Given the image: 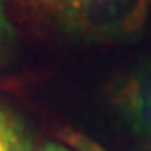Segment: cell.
I'll return each mask as SVG.
<instances>
[{"label":"cell","mask_w":151,"mask_h":151,"mask_svg":"<svg viewBox=\"0 0 151 151\" xmlns=\"http://www.w3.org/2000/svg\"><path fill=\"white\" fill-rule=\"evenodd\" d=\"M13 42H15V29L6 13L4 0H0V64L9 55V51L13 47Z\"/></svg>","instance_id":"4"},{"label":"cell","mask_w":151,"mask_h":151,"mask_svg":"<svg viewBox=\"0 0 151 151\" xmlns=\"http://www.w3.org/2000/svg\"><path fill=\"white\" fill-rule=\"evenodd\" d=\"M109 100L137 137L151 140V57L115 80Z\"/></svg>","instance_id":"2"},{"label":"cell","mask_w":151,"mask_h":151,"mask_svg":"<svg viewBox=\"0 0 151 151\" xmlns=\"http://www.w3.org/2000/svg\"><path fill=\"white\" fill-rule=\"evenodd\" d=\"M151 0H73L57 9L64 31L86 42H126L140 33Z\"/></svg>","instance_id":"1"},{"label":"cell","mask_w":151,"mask_h":151,"mask_svg":"<svg viewBox=\"0 0 151 151\" xmlns=\"http://www.w3.org/2000/svg\"><path fill=\"white\" fill-rule=\"evenodd\" d=\"M0 151H33V135L17 111L0 104Z\"/></svg>","instance_id":"3"},{"label":"cell","mask_w":151,"mask_h":151,"mask_svg":"<svg viewBox=\"0 0 151 151\" xmlns=\"http://www.w3.org/2000/svg\"><path fill=\"white\" fill-rule=\"evenodd\" d=\"M42 2H46L47 6H51V7L58 9V7H62V6H66V4L73 2V0H42Z\"/></svg>","instance_id":"6"},{"label":"cell","mask_w":151,"mask_h":151,"mask_svg":"<svg viewBox=\"0 0 151 151\" xmlns=\"http://www.w3.org/2000/svg\"><path fill=\"white\" fill-rule=\"evenodd\" d=\"M73 142L77 144L80 149H73V147L64 146V144H60V142H46L42 147H38V151H104V149H100L99 146L91 144L88 138H82V137L75 138Z\"/></svg>","instance_id":"5"}]
</instances>
